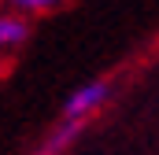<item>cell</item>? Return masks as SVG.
<instances>
[{
  "label": "cell",
  "mask_w": 159,
  "mask_h": 155,
  "mask_svg": "<svg viewBox=\"0 0 159 155\" xmlns=\"http://www.w3.org/2000/svg\"><path fill=\"white\" fill-rule=\"evenodd\" d=\"M26 37H30V19L19 11H0V55L26 44Z\"/></svg>",
  "instance_id": "cell-2"
},
{
  "label": "cell",
  "mask_w": 159,
  "mask_h": 155,
  "mask_svg": "<svg viewBox=\"0 0 159 155\" xmlns=\"http://www.w3.org/2000/svg\"><path fill=\"white\" fill-rule=\"evenodd\" d=\"M81 126H85V122H63V118H59V126H52V133L41 140L37 155H63L70 144H74V140H78Z\"/></svg>",
  "instance_id": "cell-3"
},
{
  "label": "cell",
  "mask_w": 159,
  "mask_h": 155,
  "mask_svg": "<svg viewBox=\"0 0 159 155\" xmlns=\"http://www.w3.org/2000/svg\"><path fill=\"white\" fill-rule=\"evenodd\" d=\"M107 96H111V81H107V78L85 81L81 89H74V92L63 100L59 118H63V122H85L89 115H96V111L107 104Z\"/></svg>",
  "instance_id": "cell-1"
},
{
  "label": "cell",
  "mask_w": 159,
  "mask_h": 155,
  "mask_svg": "<svg viewBox=\"0 0 159 155\" xmlns=\"http://www.w3.org/2000/svg\"><path fill=\"white\" fill-rule=\"evenodd\" d=\"M7 4V11H19V15H44V11H56L63 0H4Z\"/></svg>",
  "instance_id": "cell-4"
}]
</instances>
